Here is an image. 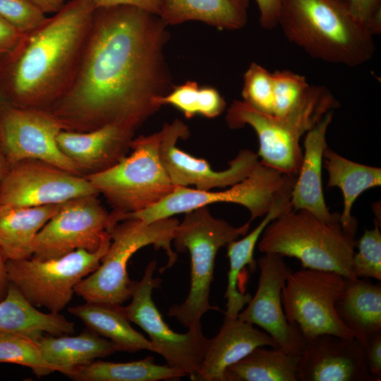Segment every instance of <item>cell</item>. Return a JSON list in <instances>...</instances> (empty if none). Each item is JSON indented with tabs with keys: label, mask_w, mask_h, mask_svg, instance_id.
<instances>
[{
	"label": "cell",
	"mask_w": 381,
	"mask_h": 381,
	"mask_svg": "<svg viewBox=\"0 0 381 381\" xmlns=\"http://www.w3.org/2000/svg\"><path fill=\"white\" fill-rule=\"evenodd\" d=\"M167 25L128 6L94 10L90 30L68 90L47 111L63 130L84 132L113 124L135 131L170 91L163 56Z\"/></svg>",
	"instance_id": "1"
},
{
	"label": "cell",
	"mask_w": 381,
	"mask_h": 381,
	"mask_svg": "<svg viewBox=\"0 0 381 381\" xmlns=\"http://www.w3.org/2000/svg\"><path fill=\"white\" fill-rule=\"evenodd\" d=\"M94 10L69 0L10 54V90L17 107L49 109L68 90L76 73Z\"/></svg>",
	"instance_id": "2"
},
{
	"label": "cell",
	"mask_w": 381,
	"mask_h": 381,
	"mask_svg": "<svg viewBox=\"0 0 381 381\" xmlns=\"http://www.w3.org/2000/svg\"><path fill=\"white\" fill-rule=\"evenodd\" d=\"M278 26L310 56L349 67L373 57L372 32L342 0H280Z\"/></svg>",
	"instance_id": "3"
},
{
	"label": "cell",
	"mask_w": 381,
	"mask_h": 381,
	"mask_svg": "<svg viewBox=\"0 0 381 381\" xmlns=\"http://www.w3.org/2000/svg\"><path fill=\"white\" fill-rule=\"evenodd\" d=\"M339 105L327 87L310 85L298 104L285 115L262 113L243 100H234L225 120L231 129L248 125L255 131L262 163L283 174L298 175L303 159L301 137Z\"/></svg>",
	"instance_id": "4"
},
{
	"label": "cell",
	"mask_w": 381,
	"mask_h": 381,
	"mask_svg": "<svg viewBox=\"0 0 381 381\" xmlns=\"http://www.w3.org/2000/svg\"><path fill=\"white\" fill-rule=\"evenodd\" d=\"M356 242L355 235L345 231L340 222L327 224L306 210H291L265 227L258 247L263 253L295 258L303 268L354 279Z\"/></svg>",
	"instance_id": "5"
},
{
	"label": "cell",
	"mask_w": 381,
	"mask_h": 381,
	"mask_svg": "<svg viewBox=\"0 0 381 381\" xmlns=\"http://www.w3.org/2000/svg\"><path fill=\"white\" fill-rule=\"evenodd\" d=\"M177 225L173 239L178 252L188 251L190 258V281L186 299L169 308L167 315L188 329H202L205 313L221 310L210 303L211 284L214 279L215 258L218 250L249 229L248 221L234 226L226 221L214 217L208 206L188 211Z\"/></svg>",
	"instance_id": "6"
},
{
	"label": "cell",
	"mask_w": 381,
	"mask_h": 381,
	"mask_svg": "<svg viewBox=\"0 0 381 381\" xmlns=\"http://www.w3.org/2000/svg\"><path fill=\"white\" fill-rule=\"evenodd\" d=\"M179 221L173 217L146 223L129 218L116 223L107 231L111 242L98 268L80 281L74 292L88 303L122 305L131 299L132 282L127 265L140 249L152 245L163 250L168 258L162 272L171 267L178 255L171 248Z\"/></svg>",
	"instance_id": "7"
},
{
	"label": "cell",
	"mask_w": 381,
	"mask_h": 381,
	"mask_svg": "<svg viewBox=\"0 0 381 381\" xmlns=\"http://www.w3.org/2000/svg\"><path fill=\"white\" fill-rule=\"evenodd\" d=\"M162 131L133 138L132 152L112 167L85 175L118 215L142 211L175 188L161 159Z\"/></svg>",
	"instance_id": "8"
},
{
	"label": "cell",
	"mask_w": 381,
	"mask_h": 381,
	"mask_svg": "<svg viewBox=\"0 0 381 381\" xmlns=\"http://www.w3.org/2000/svg\"><path fill=\"white\" fill-rule=\"evenodd\" d=\"M296 178L297 175L283 174L259 161L246 178L225 190H200L176 186L158 203L140 212L123 214L121 219L135 218L150 223L210 204L229 202L246 207L251 222L265 216L279 199L291 194Z\"/></svg>",
	"instance_id": "9"
},
{
	"label": "cell",
	"mask_w": 381,
	"mask_h": 381,
	"mask_svg": "<svg viewBox=\"0 0 381 381\" xmlns=\"http://www.w3.org/2000/svg\"><path fill=\"white\" fill-rule=\"evenodd\" d=\"M110 242L107 231L95 251L78 249L48 260H6L8 279L34 306L59 313L71 301L77 284L98 268Z\"/></svg>",
	"instance_id": "10"
},
{
	"label": "cell",
	"mask_w": 381,
	"mask_h": 381,
	"mask_svg": "<svg viewBox=\"0 0 381 381\" xmlns=\"http://www.w3.org/2000/svg\"><path fill=\"white\" fill-rule=\"evenodd\" d=\"M345 286L346 278L335 272L303 268L290 273L282 291V306L289 323L305 341L324 334L354 338L335 308Z\"/></svg>",
	"instance_id": "11"
},
{
	"label": "cell",
	"mask_w": 381,
	"mask_h": 381,
	"mask_svg": "<svg viewBox=\"0 0 381 381\" xmlns=\"http://www.w3.org/2000/svg\"><path fill=\"white\" fill-rule=\"evenodd\" d=\"M155 260L147 265L140 281H133L131 302L121 306L131 322L143 329L149 336L155 352L169 366L183 371L192 380L198 373L209 341L202 329H188L183 334L175 332L163 320L152 295L162 281L153 277Z\"/></svg>",
	"instance_id": "12"
},
{
	"label": "cell",
	"mask_w": 381,
	"mask_h": 381,
	"mask_svg": "<svg viewBox=\"0 0 381 381\" xmlns=\"http://www.w3.org/2000/svg\"><path fill=\"white\" fill-rule=\"evenodd\" d=\"M116 223L114 213L102 206L97 195L68 200L37 234L31 258L48 260L78 249L95 251Z\"/></svg>",
	"instance_id": "13"
},
{
	"label": "cell",
	"mask_w": 381,
	"mask_h": 381,
	"mask_svg": "<svg viewBox=\"0 0 381 381\" xmlns=\"http://www.w3.org/2000/svg\"><path fill=\"white\" fill-rule=\"evenodd\" d=\"M62 130L47 110L5 106L0 113V145L10 166L35 160L81 176L59 147L56 138Z\"/></svg>",
	"instance_id": "14"
},
{
	"label": "cell",
	"mask_w": 381,
	"mask_h": 381,
	"mask_svg": "<svg viewBox=\"0 0 381 381\" xmlns=\"http://www.w3.org/2000/svg\"><path fill=\"white\" fill-rule=\"evenodd\" d=\"M99 193L85 178L55 166L25 160L11 166L0 189V205H56Z\"/></svg>",
	"instance_id": "15"
},
{
	"label": "cell",
	"mask_w": 381,
	"mask_h": 381,
	"mask_svg": "<svg viewBox=\"0 0 381 381\" xmlns=\"http://www.w3.org/2000/svg\"><path fill=\"white\" fill-rule=\"evenodd\" d=\"M161 131V159L175 186H195L200 190L231 186L246 178L259 162L258 153L241 150L229 162L226 169L216 171L207 160L177 147L178 140L187 138L190 133L182 121L175 119L171 123H164Z\"/></svg>",
	"instance_id": "16"
},
{
	"label": "cell",
	"mask_w": 381,
	"mask_h": 381,
	"mask_svg": "<svg viewBox=\"0 0 381 381\" xmlns=\"http://www.w3.org/2000/svg\"><path fill=\"white\" fill-rule=\"evenodd\" d=\"M283 257L274 253H265L259 258L258 284L255 295L247 307L237 317L264 329L282 351L300 356L305 339L300 332L291 325L284 313L282 291L292 272Z\"/></svg>",
	"instance_id": "17"
},
{
	"label": "cell",
	"mask_w": 381,
	"mask_h": 381,
	"mask_svg": "<svg viewBox=\"0 0 381 381\" xmlns=\"http://www.w3.org/2000/svg\"><path fill=\"white\" fill-rule=\"evenodd\" d=\"M297 381H377L368 368L364 347L353 339L320 334L306 341Z\"/></svg>",
	"instance_id": "18"
},
{
	"label": "cell",
	"mask_w": 381,
	"mask_h": 381,
	"mask_svg": "<svg viewBox=\"0 0 381 381\" xmlns=\"http://www.w3.org/2000/svg\"><path fill=\"white\" fill-rule=\"evenodd\" d=\"M134 132L109 124L84 132L62 130L56 140L81 173L90 174L105 170L126 156Z\"/></svg>",
	"instance_id": "19"
},
{
	"label": "cell",
	"mask_w": 381,
	"mask_h": 381,
	"mask_svg": "<svg viewBox=\"0 0 381 381\" xmlns=\"http://www.w3.org/2000/svg\"><path fill=\"white\" fill-rule=\"evenodd\" d=\"M258 346L279 348L272 337L237 316L224 315L218 333L209 339L193 381H224L226 370Z\"/></svg>",
	"instance_id": "20"
},
{
	"label": "cell",
	"mask_w": 381,
	"mask_h": 381,
	"mask_svg": "<svg viewBox=\"0 0 381 381\" xmlns=\"http://www.w3.org/2000/svg\"><path fill=\"white\" fill-rule=\"evenodd\" d=\"M332 118L333 111L306 133L303 159L291 193L292 210H306L327 224L340 222V213H331L325 203L322 183L326 133Z\"/></svg>",
	"instance_id": "21"
},
{
	"label": "cell",
	"mask_w": 381,
	"mask_h": 381,
	"mask_svg": "<svg viewBox=\"0 0 381 381\" xmlns=\"http://www.w3.org/2000/svg\"><path fill=\"white\" fill-rule=\"evenodd\" d=\"M337 313L364 347L381 332V285L366 278L346 279L344 291L335 305Z\"/></svg>",
	"instance_id": "22"
},
{
	"label": "cell",
	"mask_w": 381,
	"mask_h": 381,
	"mask_svg": "<svg viewBox=\"0 0 381 381\" xmlns=\"http://www.w3.org/2000/svg\"><path fill=\"white\" fill-rule=\"evenodd\" d=\"M74 331L72 322L59 313L38 310L9 282L7 294L0 301V332L20 334L37 341L44 334L61 336L71 334Z\"/></svg>",
	"instance_id": "23"
},
{
	"label": "cell",
	"mask_w": 381,
	"mask_h": 381,
	"mask_svg": "<svg viewBox=\"0 0 381 381\" xmlns=\"http://www.w3.org/2000/svg\"><path fill=\"white\" fill-rule=\"evenodd\" d=\"M36 342L54 370L68 377L96 359L118 351L111 341L91 330L77 336L44 335Z\"/></svg>",
	"instance_id": "24"
},
{
	"label": "cell",
	"mask_w": 381,
	"mask_h": 381,
	"mask_svg": "<svg viewBox=\"0 0 381 381\" xmlns=\"http://www.w3.org/2000/svg\"><path fill=\"white\" fill-rule=\"evenodd\" d=\"M62 204L38 207L0 205V248L6 260L30 258L37 234Z\"/></svg>",
	"instance_id": "25"
},
{
	"label": "cell",
	"mask_w": 381,
	"mask_h": 381,
	"mask_svg": "<svg viewBox=\"0 0 381 381\" xmlns=\"http://www.w3.org/2000/svg\"><path fill=\"white\" fill-rule=\"evenodd\" d=\"M292 210L291 194L279 199L265 215L260 224L240 240H234L226 245L229 269L228 283L224 298L226 299L224 315L236 317L248 303L250 294L241 293L238 289V279L241 272L248 266L255 272L257 262L254 260V250L265 227L282 214Z\"/></svg>",
	"instance_id": "26"
},
{
	"label": "cell",
	"mask_w": 381,
	"mask_h": 381,
	"mask_svg": "<svg viewBox=\"0 0 381 381\" xmlns=\"http://www.w3.org/2000/svg\"><path fill=\"white\" fill-rule=\"evenodd\" d=\"M248 4V0H162L159 16L167 25L198 20L234 30L246 25Z\"/></svg>",
	"instance_id": "27"
},
{
	"label": "cell",
	"mask_w": 381,
	"mask_h": 381,
	"mask_svg": "<svg viewBox=\"0 0 381 381\" xmlns=\"http://www.w3.org/2000/svg\"><path fill=\"white\" fill-rule=\"evenodd\" d=\"M324 166L328 172L329 187H338L343 195L340 223L343 229L355 235L356 219L351 209L357 198L365 190L381 185V169L349 160L328 147L323 153Z\"/></svg>",
	"instance_id": "28"
},
{
	"label": "cell",
	"mask_w": 381,
	"mask_h": 381,
	"mask_svg": "<svg viewBox=\"0 0 381 381\" xmlns=\"http://www.w3.org/2000/svg\"><path fill=\"white\" fill-rule=\"evenodd\" d=\"M121 306L85 302L70 307L68 312L82 320L90 330L111 341L117 351L155 352L150 339L131 325Z\"/></svg>",
	"instance_id": "29"
},
{
	"label": "cell",
	"mask_w": 381,
	"mask_h": 381,
	"mask_svg": "<svg viewBox=\"0 0 381 381\" xmlns=\"http://www.w3.org/2000/svg\"><path fill=\"white\" fill-rule=\"evenodd\" d=\"M299 356L258 346L224 373V381H297Z\"/></svg>",
	"instance_id": "30"
},
{
	"label": "cell",
	"mask_w": 381,
	"mask_h": 381,
	"mask_svg": "<svg viewBox=\"0 0 381 381\" xmlns=\"http://www.w3.org/2000/svg\"><path fill=\"white\" fill-rule=\"evenodd\" d=\"M187 375L169 365H158L154 358L127 363L95 361L69 378L76 381H159L180 379Z\"/></svg>",
	"instance_id": "31"
},
{
	"label": "cell",
	"mask_w": 381,
	"mask_h": 381,
	"mask_svg": "<svg viewBox=\"0 0 381 381\" xmlns=\"http://www.w3.org/2000/svg\"><path fill=\"white\" fill-rule=\"evenodd\" d=\"M0 363L28 367L37 377L55 372L44 359L36 341L16 334L0 332Z\"/></svg>",
	"instance_id": "32"
},
{
	"label": "cell",
	"mask_w": 381,
	"mask_h": 381,
	"mask_svg": "<svg viewBox=\"0 0 381 381\" xmlns=\"http://www.w3.org/2000/svg\"><path fill=\"white\" fill-rule=\"evenodd\" d=\"M310 85L304 75L289 70L272 73V115L283 116L301 99Z\"/></svg>",
	"instance_id": "33"
},
{
	"label": "cell",
	"mask_w": 381,
	"mask_h": 381,
	"mask_svg": "<svg viewBox=\"0 0 381 381\" xmlns=\"http://www.w3.org/2000/svg\"><path fill=\"white\" fill-rule=\"evenodd\" d=\"M374 228L365 230L356 242L353 258V272L358 278H373L381 280V233L380 222L375 221Z\"/></svg>",
	"instance_id": "34"
},
{
	"label": "cell",
	"mask_w": 381,
	"mask_h": 381,
	"mask_svg": "<svg viewBox=\"0 0 381 381\" xmlns=\"http://www.w3.org/2000/svg\"><path fill=\"white\" fill-rule=\"evenodd\" d=\"M243 101L253 108L272 114V73L255 62L250 64L243 75Z\"/></svg>",
	"instance_id": "35"
},
{
	"label": "cell",
	"mask_w": 381,
	"mask_h": 381,
	"mask_svg": "<svg viewBox=\"0 0 381 381\" xmlns=\"http://www.w3.org/2000/svg\"><path fill=\"white\" fill-rule=\"evenodd\" d=\"M0 16L23 35L38 28L48 18L29 0H0Z\"/></svg>",
	"instance_id": "36"
},
{
	"label": "cell",
	"mask_w": 381,
	"mask_h": 381,
	"mask_svg": "<svg viewBox=\"0 0 381 381\" xmlns=\"http://www.w3.org/2000/svg\"><path fill=\"white\" fill-rule=\"evenodd\" d=\"M155 101L160 107L164 104L172 105L187 119L200 114V87L195 81H187L175 86L166 95L155 97Z\"/></svg>",
	"instance_id": "37"
},
{
	"label": "cell",
	"mask_w": 381,
	"mask_h": 381,
	"mask_svg": "<svg viewBox=\"0 0 381 381\" xmlns=\"http://www.w3.org/2000/svg\"><path fill=\"white\" fill-rule=\"evenodd\" d=\"M351 15L374 35L381 31V0H345Z\"/></svg>",
	"instance_id": "38"
},
{
	"label": "cell",
	"mask_w": 381,
	"mask_h": 381,
	"mask_svg": "<svg viewBox=\"0 0 381 381\" xmlns=\"http://www.w3.org/2000/svg\"><path fill=\"white\" fill-rule=\"evenodd\" d=\"M93 9L116 6H133L159 15L162 0H84Z\"/></svg>",
	"instance_id": "39"
},
{
	"label": "cell",
	"mask_w": 381,
	"mask_h": 381,
	"mask_svg": "<svg viewBox=\"0 0 381 381\" xmlns=\"http://www.w3.org/2000/svg\"><path fill=\"white\" fill-rule=\"evenodd\" d=\"M364 349L369 370L377 381H380L381 380V332L370 339Z\"/></svg>",
	"instance_id": "40"
},
{
	"label": "cell",
	"mask_w": 381,
	"mask_h": 381,
	"mask_svg": "<svg viewBox=\"0 0 381 381\" xmlns=\"http://www.w3.org/2000/svg\"><path fill=\"white\" fill-rule=\"evenodd\" d=\"M259 13L260 25L265 29L278 26L280 0H255Z\"/></svg>",
	"instance_id": "41"
},
{
	"label": "cell",
	"mask_w": 381,
	"mask_h": 381,
	"mask_svg": "<svg viewBox=\"0 0 381 381\" xmlns=\"http://www.w3.org/2000/svg\"><path fill=\"white\" fill-rule=\"evenodd\" d=\"M23 35L0 16V54H10Z\"/></svg>",
	"instance_id": "42"
},
{
	"label": "cell",
	"mask_w": 381,
	"mask_h": 381,
	"mask_svg": "<svg viewBox=\"0 0 381 381\" xmlns=\"http://www.w3.org/2000/svg\"><path fill=\"white\" fill-rule=\"evenodd\" d=\"M44 13H56L66 4V0H29Z\"/></svg>",
	"instance_id": "43"
},
{
	"label": "cell",
	"mask_w": 381,
	"mask_h": 381,
	"mask_svg": "<svg viewBox=\"0 0 381 381\" xmlns=\"http://www.w3.org/2000/svg\"><path fill=\"white\" fill-rule=\"evenodd\" d=\"M9 281L8 279L6 270V260L0 248V301H1L6 295Z\"/></svg>",
	"instance_id": "44"
},
{
	"label": "cell",
	"mask_w": 381,
	"mask_h": 381,
	"mask_svg": "<svg viewBox=\"0 0 381 381\" xmlns=\"http://www.w3.org/2000/svg\"><path fill=\"white\" fill-rule=\"evenodd\" d=\"M10 168V164L8 162L6 157L3 152L0 145V189L3 181Z\"/></svg>",
	"instance_id": "45"
},
{
	"label": "cell",
	"mask_w": 381,
	"mask_h": 381,
	"mask_svg": "<svg viewBox=\"0 0 381 381\" xmlns=\"http://www.w3.org/2000/svg\"><path fill=\"white\" fill-rule=\"evenodd\" d=\"M6 102L4 94L3 92L0 90V106H3Z\"/></svg>",
	"instance_id": "46"
},
{
	"label": "cell",
	"mask_w": 381,
	"mask_h": 381,
	"mask_svg": "<svg viewBox=\"0 0 381 381\" xmlns=\"http://www.w3.org/2000/svg\"><path fill=\"white\" fill-rule=\"evenodd\" d=\"M342 1H344L345 2V0H342Z\"/></svg>",
	"instance_id": "47"
}]
</instances>
